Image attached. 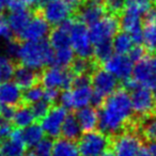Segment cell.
<instances>
[{"mask_svg":"<svg viewBox=\"0 0 156 156\" xmlns=\"http://www.w3.org/2000/svg\"><path fill=\"white\" fill-rule=\"evenodd\" d=\"M98 110V128L109 137L126 129H135L136 115L133 109L130 93L122 86L107 96L104 104Z\"/></svg>","mask_w":156,"mask_h":156,"instance_id":"cell-1","label":"cell"},{"mask_svg":"<svg viewBox=\"0 0 156 156\" xmlns=\"http://www.w3.org/2000/svg\"><path fill=\"white\" fill-rule=\"evenodd\" d=\"M54 48L46 39L22 42L18 62L31 69L41 71L44 67L54 64Z\"/></svg>","mask_w":156,"mask_h":156,"instance_id":"cell-2","label":"cell"},{"mask_svg":"<svg viewBox=\"0 0 156 156\" xmlns=\"http://www.w3.org/2000/svg\"><path fill=\"white\" fill-rule=\"evenodd\" d=\"M143 141L135 129H126L110 137V147L115 156H138Z\"/></svg>","mask_w":156,"mask_h":156,"instance_id":"cell-3","label":"cell"},{"mask_svg":"<svg viewBox=\"0 0 156 156\" xmlns=\"http://www.w3.org/2000/svg\"><path fill=\"white\" fill-rule=\"evenodd\" d=\"M80 156H101L110 147V137L100 129L83 133L77 141Z\"/></svg>","mask_w":156,"mask_h":156,"instance_id":"cell-4","label":"cell"},{"mask_svg":"<svg viewBox=\"0 0 156 156\" xmlns=\"http://www.w3.org/2000/svg\"><path fill=\"white\" fill-rule=\"evenodd\" d=\"M74 77L75 75L69 67L48 65L41 69L40 83L44 88H58L60 90H67L72 88Z\"/></svg>","mask_w":156,"mask_h":156,"instance_id":"cell-5","label":"cell"},{"mask_svg":"<svg viewBox=\"0 0 156 156\" xmlns=\"http://www.w3.org/2000/svg\"><path fill=\"white\" fill-rule=\"evenodd\" d=\"M69 32H71L72 47L76 56L83 58H93L94 45L90 37V30L88 29L87 25L75 18Z\"/></svg>","mask_w":156,"mask_h":156,"instance_id":"cell-6","label":"cell"},{"mask_svg":"<svg viewBox=\"0 0 156 156\" xmlns=\"http://www.w3.org/2000/svg\"><path fill=\"white\" fill-rule=\"evenodd\" d=\"M76 10L64 0H50L39 10V13L51 27H56L74 17Z\"/></svg>","mask_w":156,"mask_h":156,"instance_id":"cell-7","label":"cell"},{"mask_svg":"<svg viewBox=\"0 0 156 156\" xmlns=\"http://www.w3.org/2000/svg\"><path fill=\"white\" fill-rule=\"evenodd\" d=\"M33 14L34 13H33L32 8L27 7L20 0H14L9 5L7 23L16 37H20L23 30L26 28L28 23L32 18Z\"/></svg>","mask_w":156,"mask_h":156,"instance_id":"cell-8","label":"cell"},{"mask_svg":"<svg viewBox=\"0 0 156 156\" xmlns=\"http://www.w3.org/2000/svg\"><path fill=\"white\" fill-rule=\"evenodd\" d=\"M90 37L93 45L107 40H112L113 37L121 30L120 18L117 15L107 14L100 22L90 27Z\"/></svg>","mask_w":156,"mask_h":156,"instance_id":"cell-9","label":"cell"},{"mask_svg":"<svg viewBox=\"0 0 156 156\" xmlns=\"http://www.w3.org/2000/svg\"><path fill=\"white\" fill-rule=\"evenodd\" d=\"M132 104L136 117H143L156 112V101L153 96L151 88L147 86H139L130 92Z\"/></svg>","mask_w":156,"mask_h":156,"instance_id":"cell-10","label":"cell"},{"mask_svg":"<svg viewBox=\"0 0 156 156\" xmlns=\"http://www.w3.org/2000/svg\"><path fill=\"white\" fill-rule=\"evenodd\" d=\"M107 14L108 13L103 0H85L80 7L76 9L75 18L90 28L100 22Z\"/></svg>","mask_w":156,"mask_h":156,"instance_id":"cell-11","label":"cell"},{"mask_svg":"<svg viewBox=\"0 0 156 156\" xmlns=\"http://www.w3.org/2000/svg\"><path fill=\"white\" fill-rule=\"evenodd\" d=\"M67 115V109L60 104H55L51 106L49 112L41 120L42 128L47 137L57 139L61 135L63 122Z\"/></svg>","mask_w":156,"mask_h":156,"instance_id":"cell-12","label":"cell"},{"mask_svg":"<svg viewBox=\"0 0 156 156\" xmlns=\"http://www.w3.org/2000/svg\"><path fill=\"white\" fill-rule=\"evenodd\" d=\"M120 86H121V81L112 73L107 71L103 65H100L92 73L93 90L103 94L106 98L110 95L112 92H115Z\"/></svg>","mask_w":156,"mask_h":156,"instance_id":"cell-13","label":"cell"},{"mask_svg":"<svg viewBox=\"0 0 156 156\" xmlns=\"http://www.w3.org/2000/svg\"><path fill=\"white\" fill-rule=\"evenodd\" d=\"M51 26L40 13L33 14L26 28L20 34V41H39L49 35Z\"/></svg>","mask_w":156,"mask_h":156,"instance_id":"cell-14","label":"cell"},{"mask_svg":"<svg viewBox=\"0 0 156 156\" xmlns=\"http://www.w3.org/2000/svg\"><path fill=\"white\" fill-rule=\"evenodd\" d=\"M103 66L107 71L112 73L120 81H123L132 77L133 71H134V62L128 57V55L117 54V52L112 55L103 64Z\"/></svg>","mask_w":156,"mask_h":156,"instance_id":"cell-15","label":"cell"},{"mask_svg":"<svg viewBox=\"0 0 156 156\" xmlns=\"http://www.w3.org/2000/svg\"><path fill=\"white\" fill-rule=\"evenodd\" d=\"M133 77L140 85L152 88L156 86V69L151 60V55L135 63Z\"/></svg>","mask_w":156,"mask_h":156,"instance_id":"cell-16","label":"cell"},{"mask_svg":"<svg viewBox=\"0 0 156 156\" xmlns=\"http://www.w3.org/2000/svg\"><path fill=\"white\" fill-rule=\"evenodd\" d=\"M74 20H75L74 17L69 18L59 26L52 27V29L50 30V33L48 35V41L55 50L72 47V39L69 30H71Z\"/></svg>","mask_w":156,"mask_h":156,"instance_id":"cell-17","label":"cell"},{"mask_svg":"<svg viewBox=\"0 0 156 156\" xmlns=\"http://www.w3.org/2000/svg\"><path fill=\"white\" fill-rule=\"evenodd\" d=\"M143 45L151 56L156 54V8L143 16Z\"/></svg>","mask_w":156,"mask_h":156,"instance_id":"cell-18","label":"cell"},{"mask_svg":"<svg viewBox=\"0 0 156 156\" xmlns=\"http://www.w3.org/2000/svg\"><path fill=\"white\" fill-rule=\"evenodd\" d=\"M28 150L23 137V128L15 127L11 138L0 142V152L5 156H24Z\"/></svg>","mask_w":156,"mask_h":156,"instance_id":"cell-19","label":"cell"},{"mask_svg":"<svg viewBox=\"0 0 156 156\" xmlns=\"http://www.w3.org/2000/svg\"><path fill=\"white\" fill-rule=\"evenodd\" d=\"M41 71L31 69L20 62H16L13 79L23 90H26L40 83Z\"/></svg>","mask_w":156,"mask_h":156,"instance_id":"cell-20","label":"cell"},{"mask_svg":"<svg viewBox=\"0 0 156 156\" xmlns=\"http://www.w3.org/2000/svg\"><path fill=\"white\" fill-rule=\"evenodd\" d=\"M0 104L20 106L23 105L22 88L15 81H5L0 83Z\"/></svg>","mask_w":156,"mask_h":156,"instance_id":"cell-21","label":"cell"},{"mask_svg":"<svg viewBox=\"0 0 156 156\" xmlns=\"http://www.w3.org/2000/svg\"><path fill=\"white\" fill-rule=\"evenodd\" d=\"M136 132L141 137L143 143L156 140V112L137 117Z\"/></svg>","mask_w":156,"mask_h":156,"instance_id":"cell-22","label":"cell"},{"mask_svg":"<svg viewBox=\"0 0 156 156\" xmlns=\"http://www.w3.org/2000/svg\"><path fill=\"white\" fill-rule=\"evenodd\" d=\"M75 115L83 128V133L91 132L98 127V110L93 106H86L76 109Z\"/></svg>","mask_w":156,"mask_h":156,"instance_id":"cell-23","label":"cell"},{"mask_svg":"<svg viewBox=\"0 0 156 156\" xmlns=\"http://www.w3.org/2000/svg\"><path fill=\"white\" fill-rule=\"evenodd\" d=\"M83 128L78 122L75 111H71L67 113L64 122H63L62 128H61V137H64L69 140L78 141L81 137Z\"/></svg>","mask_w":156,"mask_h":156,"instance_id":"cell-24","label":"cell"},{"mask_svg":"<svg viewBox=\"0 0 156 156\" xmlns=\"http://www.w3.org/2000/svg\"><path fill=\"white\" fill-rule=\"evenodd\" d=\"M79 150H78L77 141L69 140L64 137H58L54 141V147H52L51 156H78Z\"/></svg>","mask_w":156,"mask_h":156,"instance_id":"cell-25","label":"cell"},{"mask_svg":"<svg viewBox=\"0 0 156 156\" xmlns=\"http://www.w3.org/2000/svg\"><path fill=\"white\" fill-rule=\"evenodd\" d=\"M44 130L40 122H33L29 126L23 129V137L28 149L34 147L44 138Z\"/></svg>","mask_w":156,"mask_h":156,"instance_id":"cell-26","label":"cell"},{"mask_svg":"<svg viewBox=\"0 0 156 156\" xmlns=\"http://www.w3.org/2000/svg\"><path fill=\"white\" fill-rule=\"evenodd\" d=\"M35 122L34 115L31 110V107L29 105H20L16 108L15 115L12 120V123L17 128H25Z\"/></svg>","mask_w":156,"mask_h":156,"instance_id":"cell-27","label":"cell"},{"mask_svg":"<svg viewBox=\"0 0 156 156\" xmlns=\"http://www.w3.org/2000/svg\"><path fill=\"white\" fill-rule=\"evenodd\" d=\"M112 44H113L115 51L117 54H122V55H127L135 45L132 35L124 30H120L113 37Z\"/></svg>","mask_w":156,"mask_h":156,"instance_id":"cell-28","label":"cell"},{"mask_svg":"<svg viewBox=\"0 0 156 156\" xmlns=\"http://www.w3.org/2000/svg\"><path fill=\"white\" fill-rule=\"evenodd\" d=\"M72 93H73L74 107H75L76 110V109L86 107L91 102L93 89L91 88V86H86V87L72 89Z\"/></svg>","mask_w":156,"mask_h":156,"instance_id":"cell-29","label":"cell"},{"mask_svg":"<svg viewBox=\"0 0 156 156\" xmlns=\"http://www.w3.org/2000/svg\"><path fill=\"white\" fill-rule=\"evenodd\" d=\"M112 40H107L94 45V58L98 60L101 65H103L111 56L113 52Z\"/></svg>","mask_w":156,"mask_h":156,"instance_id":"cell-30","label":"cell"},{"mask_svg":"<svg viewBox=\"0 0 156 156\" xmlns=\"http://www.w3.org/2000/svg\"><path fill=\"white\" fill-rule=\"evenodd\" d=\"M44 92H45V88L43 87L41 83L24 90L23 91V104L30 106L31 104L44 98Z\"/></svg>","mask_w":156,"mask_h":156,"instance_id":"cell-31","label":"cell"},{"mask_svg":"<svg viewBox=\"0 0 156 156\" xmlns=\"http://www.w3.org/2000/svg\"><path fill=\"white\" fill-rule=\"evenodd\" d=\"M75 55L76 54L74 51L73 47L61 48V49L56 50L54 64L52 65L60 67H69V64L72 63V61H73V59L75 58Z\"/></svg>","mask_w":156,"mask_h":156,"instance_id":"cell-32","label":"cell"},{"mask_svg":"<svg viewBox=\"0 0 156 156\" xmlns=\"http://www.w3.org/2000/svg\"><path fill=\"white\" fill-rule=\"evenodd\" d=\"M16 62L9 57L0 56V83L10 80L14 75Z\"/></svg>","mask_w":156,"mask_h":156,"instance_id":"cell-33","label":"cell"},{"mask_svg":"<svg viewBox=\"0 0 156 156\" xmlns=\"http://www.w3.org/2000/svg\"><path fill=\"white\" fill-rule=\"evenodd\" d=\"M52 104L50 102H48L46 98H41L37 102L33 103V104L30 105L31 110H32V113L34 115L35 122H41V120L49 112L50 108H51Z\"/></svg>","mask_w":156,"mask_h":156,"instance_id":"cell-34","label":"cell"},{"mask_svg":"<svg viewBox=\"0 0 156 156\" xmlns=\"http://www.w3.org/2000/svg\"><path fill=\"white\" fill-rule=\"evenodd\" d=\"M52 147L54 139L46 136L34 147V152L37 156H51Z\"/></svg>","mask_w":156,"mask_h":156,"instance_id":"cell-35","label":"cell"},{"mask_svg":"<svg viewBox=\"0 0 156 156\" xmlns=\"http://www.w3.org/2000/svg\"><path fill=\"white\" fill-rule=\"evenodd\" d=\"M107 13L120 16L124 11L126 5V0H103Z\"/></svg>","mask_w":156,"mask_h":156,"instance_id":"cell-36","label":"cell"},{"mask_svg":"<svg viewBox=\"0 0 156 156\" xmlns=\"http://www.w3.org/2000/svg\"><path fill=\"white\" fill-rule=\"evenodd\" d=\"M22 42L18 37H13V39L9 40L7 44V54L9 58H11L13 61L18 62L20 59V47H22Z\"/></svg>","mask_w":156,"mask_h":156,"instance_id":"cell-37","label":"cell"},{"mask_svg":"<svg viewBox=\"0 0 156 156\" xmlns=\"http://www.w3.org/2000/svg\"><path fill=\"white\" fill-rule=\"evenodd\" d=\"M58 104L64 106L67 110L73 111L75 110V107H74V100H73V93H72V89L67 90H62L61 94L59 96Z\"/></svg>","mask_w":156,"mask_h":156,"instance_id":"cell-38","label":"cell"},{"mask_svg":"<svg viewBox=\"0 0 156 156\" xmlns=\"http://www.w3.org/2000/svg\"><path fill=\"white\" fill-rule=\"evenodd\" d=\"M127 55L134 63H137L138 61L144 59L145 57L150 56L149 51L144 47V45H134V47L130 49V51Z\"/></svg>","mask_w":156,"mask_h":156,"instance_id":"cell-39","label":"cell"},{"mask_svg":"<svg viewBox=\"0 0 156 156\" xmlns=\"http://www.w3.org/2000/svg\"><path fill=\"white\" fill-rule=\"evenodd\" d=\"M14 128L15 126L12 122L5 121V120H2L0 122V142L11 138Z\"/></svg>","mask_w":156,"mask_h":156,"instance_id":"cell-40","label":"cell"},{"mask_svg":"<svg viewBox=\"0 0 156 156\" xmlns=\"http://www.w3.org/2000/svg\"><path fill=\"white\" fill-rule=\"evenodd\" d=\"M92 85V74H80V75H75L72 83L71 89L75 88L86 87V86Z\"/></svg>","mask_w":156,"mask_h":156,"instance_id":"cell-41","label":"cell"},{"mask_svg":"<svg viewBox=\"0 0 156 156\" xmlns=\"http://www.w3.org/2000/svg\"><path fill=\"white\" fill-rule=\"evenodd\" d=\"M16 106H11V105H2L1 107V113H0V117L2 118L5 121H10L12 122L15 115L16 111Z\"/></svg>","mask_w":156,"mask_h":156,"instance_id":"cell-42","label":"cell"},{"mask_svg":"<svg viewBox=\"0 0 156 156\" xmlns=\"http://www.w3.org/2000/svg\"><path fill=\"white\" fill-rule=\"evenodd\" d=\"M143 144L149 149V151L151 152L152 156H156V140H151V141H147Z\"/></svg>","mask_w":156,"mask_h":156,"instance_id":"cell-43","label":"cell"},{"mask_svg":"<svg viewBox=\"0 0 156 156\" xmlns=\"http://www.w3.org/2000/svg\"><path fill=\"white\" fill-rule=\"evenodd\" d=\"M14 0H0V12L3 13V11L8 10L9 5L13 2Z\"/></svg>","mask_w":156,"mask_h":156,"instance_id":"cell-44","label":"cell"},{"mask_svg":"<svg viewBox=\"0 0 156 156\" xmlns=\"http://www.w3.org/2000/svg\"><path fill=\"white\" fill-rule=\"evenodd\" d=\"M65 2H67L69 5H71L72 7L74 8V9H77V8H79L81 5V3L85 1V0H64Z\"/></svg>","mask_w":156,"mask_h":156,"instance_id":"cell-45","label":"cell"},{"mask_svg":"<svg viewBox=\"0 0 156 156\" xmlns=\"http://www.w3.org/2000/svg\"><path fill=\"white\" fill-rule=\"evenodd\" d=\"M138 156H152V154H151V152L149 151V149H147L144 144H142L140 151H139Z\"/></svg>","mask_w":156,"mask_h":156,"instance_id":"cell-46","label":"cell"},{"mask_svg":"<svg viewBox=\"0 0 156 156\" xmlns=\"http://www.w3.org/2000/svg\"><path fill=\"white\" fill-rule=\"evenodd\" d=\"M20 1H22L24 5H26L27 7L29 8H35V5H37V0H20Z\"/></svg>","mask_w":156,"mask_h":156,"instance_id":"cell-47","label":"cell"},{"mask_svg":"<svg viewBox=\"0 0 156 156\" xmlns=\"http://www.w3.org/2000/svg\"><path fill=\"white\" fill-rule=\"evenodd\" d=\"M50 1V0H37V5H35V8H37V10L41 9L43 5H45L46 3Z\"/></svg>","mask_w":156,"mask_h":156,"instance_id":"cell-48","label":"cell"},{"mask_svg":"<svg viewBox=\"0 0 156 156\" xmlns=\"http://www.w3.org/2000/svg\"><path fill=\"white\" fill-rule=\"evenodd\" d=\"M101 156H115V152L112 151V149L109 147L108 149H107Z\"/></svg>","mask_w":156,"mask_h":156,"instance_id":"cell-49","label":"cell"},{"mask_svg":"<svg viewBox=\"0 0 156 156\" xmlns=\"http://www.w3.org/2000/svg\"><path fill=\"white\" fill-rule=\"evenodd\" d=\"M24 156H37V154H35L34 150H31V149H28L26 151V153H25Z\"/></svg>","mask_w":156,"mask_h":156,"instance_id":"cell-50","label":"cell"},{"mask_svg":"<svg viewBox=\"0 0 156 156\" xmlns=\"http://www.w3.org/2000/svg\"><path fill=\"white\" fill-rule=\"evenodd\" d=\"M5 22H7V16H5L3 13L0 12V26H1L2 24H5Z\"/></svg>","mask_w":156,"mask_h":156,"instance_id":"cell-51","label":"cell"},{"mask_svg":"<svg viewBox=\"0 0 156 156\" xmlns=\"http://www.w3.org/2000/svg\"><path fill=\"white\" fill-rule=\"evenodd\" d=\"M151 60H152V63H153L154 67L156 69V54L152 55V56H151Z\"/></svg>","mask_w":156,"mask_h":156,"instance_id":"cell-52","label":"cell"},{"mask_svg":"<svg viewBox=\"0 0 156 156\" xmlns=\"http://www.w3.org/2000/svg\"><path fill=\"white\" fill-rule=\"evenodd\" d=\"M152 92H153V96H154V98H155V101H156V86H154V87L152 88Z\"/></svg>","mask_w":156,"mask_h":156,"instance_id":"cell-53","label":"cell"},{"mask_svg":"<svg viewBox=\"0 0 156 156\" xmlns=\"http://www.w3.org/2000/svg\"><path fill=\"white\" fill-rule=\"evenodd\" d=\"M144 1H147V2H150V3H156V0H144Z\"/></svg>","mask_w":156,"mask_h":156,"instance_id":"cell-54","label":"cell"},{"mask_svg":"<svg viewBox=\"0 0 156 156\" xmlns=\"http://www.w3.org/2000/svg\"><path fill=\"white\" fill-rule=\"evenodd\" d=\"M0 156H5V155L3 153H1V152H0Z\"/></svg>","mask_w":156,"mask_h":156,"instance_id":"cell-55","label":"cell"},{"mask_svg":"<svg viewBox=\"0 0 156 156\" xmlns=\"http://www.w3.org/2000/svg\"><path fill=\"white\" fill-rule=\"evenodd\" d=\"M1 107L2 106H1V104H0V113H1Z\"/></svg>","mask_w":156,"mask_h":156,"instance_id":"cell-56","label":"cell"}]
</instances>
